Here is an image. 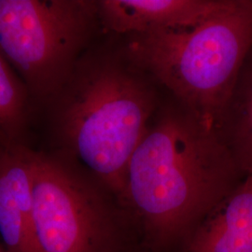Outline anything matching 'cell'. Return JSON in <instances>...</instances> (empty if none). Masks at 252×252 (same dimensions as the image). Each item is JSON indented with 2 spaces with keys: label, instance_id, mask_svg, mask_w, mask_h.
I'll return each instance as SVG.
<instances>
[{
  "label": "cell",
  "instance_id": "obj_3",
  "mask_svg": "<svg viewBox=\"0 0 252 252\" xmlns=\"http://www.w3.org/2000/svg\"><path fill=\"white\" fill-rule=\"evenodd\" d=\"M124 37L162 90L215 127L252 51V0H226L193 27Z\"/></svg>",
  "mask_w": 252,
  "mask_h": 252
},
{
  "label": "cell",
  "instance_id": "obj_8",
  "mask_svg": "<svg viewBox=\"0 0 252 252\" xmlns=\"http://www.w3.org/2000/svg\"><path fill=\"white\" fill-rule=\"evenodd\" d=\"M184 252H252V177H244L196 226Z\"/></svg>",
  "mask_w": 252,
  "mask_h": 252
},
{
  "label": "cell",
  "instance_id": "obj_4",
  "mask_svg": "<svg viewBox=\"0 0 252 252\" xmlns=\"http://www.w3.org/2000/svg\"><path fill=\"white\" fill-rule=\"evenodd\" d=\"M34 252H112L127 242L126 210L78 163L32 150Z\"/></svg>",
  "mask_w": 252,
  "mask_h": 252
},
{
  "label": "cell",
  "instance_id": "obj_12",
  "mask_svg": "<svg viewBox=\"0 0 252 252\" xmlns=\"http://www.w3.org/2000/svg\"><path fill=\"white\" fill-rule=\"evenodd\" d=\"M0 252H8L7 250H6V248L2 244H0Z\"/></svg>",
  "mask_w": 252,
  "mask_h": 252
},
{
  "label": "cell",
  "instance_id": "obj_5",
  "mask_svg": "<svg viewBox=\"0 0 252 252\" xmlns=\"http://www.w3.org/2000/svg\"><path fill=\"white\" fill-rule=\"evenodd\" d=\"M97 0H0V54L36 112L102 32Z\"/></svg>",
  "mask_w": 252,
  "mask_h": 252
},
{
  "label": "cell",
  "instance_id": "obj_1",
  "mask_svg": "<svg viewBox=\"0 0 252 252\" xmlns=\"http://www.w3.org/2000/svg\"><path fill=\"white\" fill-rule=\"evenodd\" d=\"M163 95L124 36L102 31L36 112L47 141L38 150L78 163L121 204L130 159Z\"/></svg>",
  "mask_w": 252,
  "mask_h": 252
},
{
  "label": "cell",
  "instance_id": "obj_11",
  "mask_svg": "<svg viewBox=\"0 0 252 252\" xmlns=\"http://www.w3.org/2000/svg\"><path fill=\"white\" fill-rule=\"evenodd\" d=\"M134 252V251L129 247V243L126 242V243L122 245L121 247H119L114 252Z\"/></svg>",
  "mask_w": 252,
  "mask_h": 252
},
{
  "label": "cell",
  "instance_id": "obj_9",
  "mask_svg": "<svg viewBox=\"0 0 252 252\" xmlns=\"http://www.w3.org/2000/svg\"><path fill=\"white\" fill-rule=\"evenodd\" d=\"M215 128L244 177H252V49Z\"/></svg>",
  "mask_w": 252,
  "mask_h": 252
},
{
  "label": "cell",
  "instance_id": "obj_6",
  "mask_svg": "<svg viewBox=\"0 0 252 252\" xmlns=\"http://www.w3.org/2000/svg\"><path fill=\"white\" fill-rule=\"evenodd\" d=\"M226 0H97L104 32L128 36L196 26Z\"/></svg>",
  "mask_w": 252,
  "mask_h": 252
},
{
  "label": "cell",
  "instance_id": "obj_10",
  "mask_svg": "<svg viewBox=\"0 0 252 252\" xmlns=\"http://www.w3.org/2000/svg\"><path fill=\"white\" fill-rule=\"evenodd\" d=\"M34 124L35 110L27 86L0 54V148L31 146Z\"/></svg>",
  "mask_w": 252,
  "mask_h": 252
},
{
  "label": "cell",
  "instance_id": "obj_7",
  "mask_svg": "<svg viewBox=\"0 0 252 252\" xmlns=\"http://www.w3.org/2000/svg\"><path fill=\"white\" fill-rule=\"evenodd\" d=\"M32 150L0 148V234L8 252H34Z\"/></svg>",
  "mask_w": 252,
  "mask_h": 252
},
{
  "label": "cell",
  "instance_id": "obj_2",
  "mask_svg": "<svg viewBox=\"0 0 252 252\" xmlns=\"http://www.w3.org/2000/svg\"><path fill=\"white\" fill-rule=\"evenodd\" d=\"M243 178L216 128L164 92L130 159L121 205L165 246L187 238Z\"/></svg>",
  "mask_w": 252,
  "mask_h": 252
}]
</instances>
